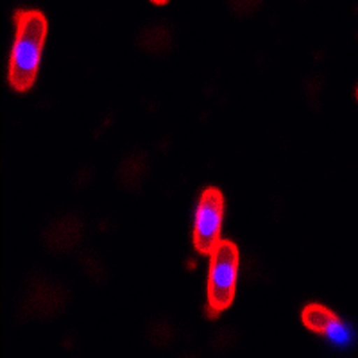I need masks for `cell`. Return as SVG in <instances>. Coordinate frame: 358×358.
<instances>
[{"mask_svg":"<svg viewBox=\"0 0 358 358\" xmlns=\"http://www.w3.org/2000/svg\"><path fill=\"white\" fill-rule=\"evenodd\" d=\"M13 24L15 38L9 54L8 83L15 92H27L36 81L47 36V18L40 9H17Z\"/></svg>","mask_w":358,"mask_h":358,"instance_id":"obj_1","label":"cell"},{"mask_svg":"<svg viewBox=\"0 0 358 358\" xmlns=\"http://www.w3.org/2000/svg\"><path fill=\"white\" fill-rule=\"evenodd\" d=\"M238 264H241V252L235 242L220 238L210 255V267H208L206 297L210 317H217L219 313L226 312L233 305Z\"/></svg>","mask_w":358,"mask_h":358,"instance_id":"obj_2","label":"cell"},{"mask_svg":"<svg viewBox=\"0 0 358 358\" xmlns=\"http://www.w3.org/2000/svg\"><path fill=\"white\" fill-rule=\"evenodd\" d=\"M224 219V196L217 187H208L201 192L194 215V248L199 255L210 257L220 241V228Z\"/></svg>","mask_w":358,"mask_h":358,"instance_id":"obj_3","label":"cell"},{"mask_svg":"<svg viewBox=\"0 0 358 358\" xmlns=\"http://www.w3.org/2000/svg\"><path fill=\"white\" fill-rule=\"evenodd\" d=\"M301 321L310 331L322 335L337 346H346L353 338V334L346 326V322L342 321L334 310L321 303L305 305V308L301 310Z\"/></svg>","mask_w":358,"mask_h":358,"instance_id":"obj_4","label":"cell"},{"mask_svg":"<svg viewBox=\"0 0 358 358\" xmlns=\"http://www.w3.org/2000/svg\"><path fill=\"white\" fill-rule=\"evenodd\" d=\"M45 244L50 251L65 252L81 241L83 220L76 215H63L54 219L45 228Z\"/></svg>","mask_w":358,"mask_h":358,"instance_id":"obj_5","label":"cell"},{"mask_svg":"<svg viewBox=\"0 0 358 358\" xmlns=\"http://www.w3.org/2000/svg\"><path fill=\"white\" fill-rule=\"evenodd\" d=\"M147 172V158L143 152H133L118 167V181L126 188H136Z\"/></svg>","mask_w":358,"mask_h":358,"instance_id":"obj_6","label":"cell"},{"mask_svg":"<svg viewBox=\"0 0 358 358\" xmlns=\"http://www.w3.org/2000/svg\"><path fill=\"white\" fill-rule=\"evenodd\" d=\"M138 43L147 52H167L171 49V33L165 25H149L140 33Z\"/></svg>","mask_w":358,"mask_h":358,"instance_id":"obj_7","label":"cell"},{"mask_svg":"<svg viewBox=\"0 0 358 358\" xmlns=\"http://www.w3.org/2000/svg\"><path fill=\"white\" fill-rule=\"evenodd\" d=\"M357 99H358V88H357Z\"/></svg>","mask_w":358,"mask_h":358,"instance_id":"obj_8","label":"cell"}]
</instances>
